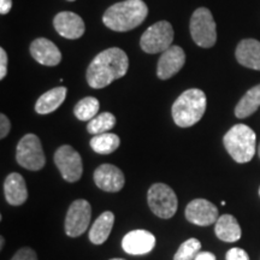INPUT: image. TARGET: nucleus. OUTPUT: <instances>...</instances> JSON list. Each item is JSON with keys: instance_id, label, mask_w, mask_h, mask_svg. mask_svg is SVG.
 Here are the masks:
<instances>
[{"instance_id": "nucleus-1", "label": "nucleus", "mask_w": 260, "mask_h": 260, "mask_svg": "<svg viewBox=\"0 0 260 260\" xmlns=\"http://www.w3.org/2000/svg\"><path fill=\"white\" fill-rule=\"evenodd\" d=\"M129 60L126 53L118 47L103 51L94 58L87 70V82L92 88L100 89L121 79L128 71Z\"/></svg>"}, {"instance_id": "nucleus-2", "label": "nucleus", "mask_w": 260, "mask_h": 260, "mask_svg": "<svg viewBox=\"0 0 260 260\" xmlns=\"http://www.w3.org/2000/svg\"><path fill=\"white\" fill-rule=\"evenodd\" d=\"M148 15V8L142 0H125L110 6L103 22L115 31H128L139 27Z\"/></svg>"}, {"instance_id": "nucleus-3", "label": "nucleus", "mask_w": 260, "mask_h": 260, "mask_svg": "<svg viewBox=\"0 0 260 260\" xmlns=\"http://www.w3.org/2000/svg\"><path fill=\"white\" fill-rule=\"evenodd\" d=\"M206 95L201 89L191 88L183 92L172 105V118L181 128L197 124L206 111Z\"/></svg>"}, {"instance_id": "nucleus-4", "label": "nucleus", "mask_w": 260, "mask_h": 260, "mask_svg": "<svg viewBox=\"0 0 260 260\" xmlns=\"http://www.w3.org/2000/svg\"><path fill=\"white\" fill-rule=\"evenodd\" d=\"M224 147L236 162L251 161L255 154L256 135L253 129L246 124L234 125L224 135Z\"/></svg>"}, {"instance_id": "nucleus-5", "label": "nucleus", "mask_w": 260, "mask_h": 260, "mask_svg": "<svg viewBox=\"0 0 260 260\" xmlns=\"http://www.w3.org/2000/svg\"><path fill=\"white\" fill-rule=\"evenodd\" d=\"M190 34L195 44L203 48H210L216 44V22L209 9L199 8L195 10L190 18Z\"/></svg>"}, {"instance_id": "nucleus-6", "label": "nucleus", "mask_w": 260, "mask_h": 260, "mask_svg": "<svg viewBox=\"0 0 260 260\" xmlns=\"http://www.w3.org/2000/svg\"><path fill=\"white\" fill-rule=\"evenodd\" d=\"M147 201L149 209L159 218L169 219L175 216L178 201L176 193L164 183H154L148 189Z\"/></svg>"}, {"instance_id": "nucleus-7", "label": "nucleus", "mask_w": 260, "mask_h": 260, "mask_svg": "<svg viewBox=\"0 0 260 260\" xmlns=\"http://www.w3.org/2000/svg\"><path fill=\"white\" fill-rule=\"evenodd\" d=\"M16 159L22 168L30 171L41 170L46 164L40 139L34 134H27L18 142Z\"/></svg>"}, {"instance_id": "nucleus-8", "label": "nucleus", "mask_w": 260, "mask_h": 260, "mask_svg": "<svg viewBox=\"0 0 260 260\" xmlns=\"http://www.w3.org/2000/svg\"><path fill=\"white\" fill-rule=\"evenodd\" d=\"M174 41V29L168 21H160L151 25L142 34L140 45L146 53H162L171 47Z\"/></svg>"}, {"instance_id": "nucleus-9", "label": "nucleus", "mask_w": 260, "mask_h": 260, "mask_svg": "<svg viewBox=\"0 0 260 260\" xmlns=\"http://www.w3.org/2000/svg\"><path fill=\"white\" fill-rule=\"evenodd\" d=\"M54 162L61 177L67 182L74 183L82 176V159L79 152L69 145H64L57 149L54 153Z\"/></svg>"}, {"instance_id": "nucleus-10", "label": "nucleus", "mask_w": 260, "mask_h": 260, "mask_svg": "<svg viewBox=\"0 0 260 260\" xmlns=\"http://www.w3.org/2000/svg\"><path fill=\"white\" fill-rule=\"evenodd\" d=\"M92 218V207L84 199L75 200L70 205L65 217V233L70 237H77L88 229Z\"/></svg>"}, {"instance_id": "nucleus-11", "label": "nucleus", "mask_w": 260, "mask_h": 260, "mask_svg": "<svg viewBox=\"0 0 260 260\" xmlns=\"http://www.w3.org/2000/svg\"><path fill=\"white\" fill-rule=\"evenodd\" d=\"M186 218L188 222L200 226H207L216 223L218 217V209L209 200H191L186 207Z\"/></svg>"}, {"instance_id": "nucleus-12", "label": "nucleus", "mask_w": 260, "mask_h": 260, "mask_svg": "<svg viewBox=\"0 0 260 260\" xmlns=\"http://www.w3.org/2000/svg\"><path fill=\"white\" fill-rule=\"evenodd\" d=\"M94 182L98 188L109 193H117L124 187L123 172L111 164H103L94 171Z\"/></svg>"}, {"instance_id": "nucleus-13", "label": "nucleus", "mask_w": 260, "mask_h": 260, "mask_svg": "<svg viewBox=\"0 0 260 260\" xmlns=\"http://www.w3.org/2000/svg\"><path fill=\"white\" fill-rule=\"evenodd\" d=\"M155 237L147 230H133L126 234L122 240L124 252L133 255L147 254L154 248Z\"/></svg>"}, {"instance_id": "nucleus-14", "label": "nucleus", "mask_w": 260, "mask_h": 260, "mask_svg": "<svg viewBox=\"0 0 260 260\" xmlns=\"http://www.w3.org/2000/svg\"><path fill=\"white\" fill-rule=\"evenodd\" d=\"M186 61V53L180 46H171L162 52L158 61L157 75L160 80H169L176 75Z\"/></svg>"}, {"instance_id": "nucleus-15", "label": "nucleus", "mask_w": 260, "mask_h": 260, "mask_svg": "<svg viewBox=\"0 0 260 260\" xmlns=\"http://www.w3.org/2000/svg\"><path fill=\"white\" fill-rule=\"evenodd\" d=\"M54 28L60 37L76 40L84 34V22L79 15L74 12H59L53 21Z\"/></svg>"}, {"instance_id": "nucleus-16", "label": "nucleus", "mask_w": 260, "mask_h": 260, "mask_svg": "<svg viewBox=\"0 0 260 260\" xmlns=\"http://www.w3.org/2000/svg\"><path fill=\"white\" fill-rule=\"evenodd\" d=\"M32 58L46 67H56L60 63L61 53L53 42L45 38H39L30 45Z\"/></svg>"}, {"instance_id": "nucleus-17", "label": "nucleus", "mask_w": 260, "mask_h": 260, "mask_svg": "<svg viewBox=\"0 0 260 260\" xmlns=\"http://www.w3.org/2000/svg\"><path fill=\"white\" fill-rule=\"evenodd\" d=\"M5 199L12 206L23 205L28 199V190L24 178L18 172H12L4 182Z\"/></svg>"}, {"instance_id": "nucleus-18", "label": "nucleus", "mask_w": 260, "mask_h": 260, "mask_svg": "<svg viewBox=\"0 0 260 260\" xmlns=\"http://www.w3.org/2000/svg\"><path fill=\"white\" fill-rule=\"evenodd\" d=\"M236 59L243 67L260 71V41L246 39L237 45Z\"/></svg>"}, {"instance_id": "nucleus-19", "label": "nucleus", "mask_w": 260, "mask_h": 260, "mask_svg": "<svg viewBox=\"0 0 260 260\" xmlns=\"http://www.w3.org/2000/svg\"><path fill=\"white\" fill-rule=\"evenodd\" d=\"M214 233L224 242H236L241 239V228L235 217L232 214H223L216 222Z\"/></svg>"}, {"instance_id": "nucleus-20", "label": "nucleus", "mask_w": 260, "mask_h": 260, "mask_svg": "<svg viewBox=\"0 0 260 260\" xmlns=\"http://www.w3.org/2000/svg\"><path fill=\"white\" fill-rule=\"evenodd\" d=\"M115 223V216L111 211H105L98 217L89 230V240L94 245H103L109 239Z\"/></svg>"}, {"instance_id": "nucleus-21", "label": "nucleus", "mask_w": 260, "mask_h": 260, "mask_svg": "<svg viewBox=\"0 0 260 260\" xmlns=\"http://www.w3.org/2000/svg\"><path fill=\"white\" fill-rule=\"evenodd\" d=\"M67 96V88L65 87H57L48 92L44 93L39 98L37 104H35V111L39 115H47L59 107Z\"/></svg>"}, {"instance_id": "nucleus-22", "label": "nucleus", "mask_w": 260, "mask_h": 260, "mask_svg": "<svg viewBox=\"0 0 260 260\" xmlns=\"http://www.w3.org/2000/svg\"><path fill=\"white\" fill-rule=\"evenodd\" d=\"M260 107V84L254 86L241 98L235 107L237 118H247Z\"/></svg>"}, {"instance_id": "nucleus-23", "label": "nucleus", "mask_w": 260, "mask_h": 260, "mask_svg": "<svg viewBox=\"0 0 260 260\" xmlns=\"http://www.w3.org/2000/svg\"><path fill=\"white\" fill-rule=\"evenodd\" d=\"M121 145V140L118 135L112 133H104V134L94 135L90 140V147L98 154H110L115 152Z\"/></svg>"}, {"instance_id": "nucleus-24", "label": "nucleus", "mask_w": 260, "mask_h": 260, "mask_svg": "<svg viewBox=\"0 0 260 260\" xmlns=\"http://www.w3.org/2000/svg\"><path fill=\"white\" fill-rule=\"evenodd\" d=\"M99 100L96 98L87 96L75 105L74 113L80 121H90L99 112Z\"/></svg>"}, {"instance_id": "nucleus-25", "label": "nucleus", "mask_w": 260, "mask_h": 260, "mask_svg": "<svg viewBox=\"0 0 260 260\" xmlns=\"http://www.w3.org/2000/svg\"><path fill=\"white\" fill-rule=\"evenodd\" d=\"M116 125V117L110 112H103L96 115L93 119H90L87 130L89 134L99 135L104 133H109Z\"/></svg>"}, {"instance_id": "nucleus-26", "label": "nucleus", "mask_w": 260, "mask_h": 260, "mask_svg": "<svg viewBox=\"0 0 260 260\" xmlns=\"http://www.w3.org/2000/svg\"><path fill=\"white\" fill-rule=\"evenodd\" d=\"M201 249V243L198 239H188L178 247L174 260H194Z\"/></svg>"}, {"instance_id": "nucleus-27", "label": "nucleus", "mask_w": 260, "mask_h": 260, "mask_svg": "<svg viewBox=\"0 0 260 260\" xmlns=\"http://www.w3.org/2000/svg\"><path fill=\"white\" fill-rule=\"evenodd\" d=\"M11 260H38L37 253L29 247H23L16 254L12 256Z\"/></svg>"}, {"instance_id": "nucleus-28", "label": "nucleus", "mask_w": 260, "mask_h": 260, "mask_svg": "<svg viewBox=\"0 0 260 260\" xmlns=\"http://www.w3.org/2000/svg\"><path fill=\"white\" fill-rule=\"evenodd\" d=\"M226 260H249V256L247 254L246 251L242 248H232L229 249L225 255Z\"/></svg>"}, {"instance_id": "nucleus-29", "label": "nucleus", "mask_w": 260, "mask_h": 260, "mask_svg": "<svg viewBox=\"0 0 260 260\" xmlns=\"http://www.w3.org/2000/svg\"><path fill=\"white\" fill-rule=\"evenodd\" d=\"M10 129H11V123H10L8 117L4 113H2L0 115V138H6L10 133Z\"/></svg>"}, {"instance_id": "nucleus-30", "label": "nucleus", "mask_w": 260, "mask_h": 260, "mask_svg": "<svg viewBox=\"0 0 260 260\" xmlns=\"http://www.w3.org/2000/svg\"><path fill=\"white\" fill-rule=\"evenodd\" d=\"M8 74V54L4 48H0V80H4Z\"/></svg>"}, {"instance_id": "nucleus-31", "label": "nucleus", "mask_w": 260, "mask_h": 260, "mask_svg": "<svg viewBox=\"0 0 260 260\" xmlns=\"http://www.w3.org/2000/svg\"><path fill=\"white\" fill-rule=\"evenodd\" d=\"M12 8V0H0V14H9Z\"/></svg>"}, {"instance_id": "nucleus-32", "label": "nucleus", "mask_w": 260, "mask_h": 260, "mask_svg": "<svg viewBox=\"0 0 260 260\" xmlns=\"http://www.w3.org/2000/svg\"><path fill=\"white\" fill-rule=\"evenodd\" d=\"M194 260H216V256L211 252H199Z\"/></svg>"}, {"instance_id": "nucleus-33", "label": "nucleus", "mask_w": 260, "mask_h": 260, "mask_svg": "<svg viewBox=\"0 0 260 260\" xmlns=\"http://www.w3.org/2000/svg\"><path fill=\"white\" fill-rule=\"evenodd\" d=\"M4 243H5V239H4V237H0V248H2L3 249V247H4Z\"/></svg>"}, {"instance_id": "nucleus-34", "label": "nucleus", "mask_w": 260, "mask_h": 260, "mask_svg": "<svg viewBox=\"0 0 260 260\" xmlns=\"http://www.w3.org/2000/svg\"><path fill=\"white\" fill-rule=\"evenodd\" d=\"M258 154H259V158H260V144H259V147H258Z\"/></svg>"}, {"instance_id": "nucleus-35", "label": "nucleus", "mask_w": 260, "mask_h": 260, "mask_svg": "<svg viewBox=\"0 0 260 260\" xmlns=\"http://www.w3.org/2000/svg\"><path fill=\"white\" fill-rule=\"evenodd\" d=\"M110 260H124V259H119V258H116V259H110Z\"/></svg>"}, {"instance_id": "nucleus-36", "label": "nucleus", "mask_w": 260, "mask_h": 260, "mask_svg": "<svg viewBox=\"0 0 260 260\" xmlns=\"http://www.w3.org/2000/svg\"><path fill=\"white\" fill-rule=\"evenodd\" d=\"M259 197H260V188H259Z\"/></svg>"}, {"instance_id": "nucleus-37", "label": "nucleus", "mask_w": 260, "mask_h": 260, "mask_svg": "<svg viewBox=\"0 0 260 260\" xmlns=\"http://www.w3.org/2000/svg\"><path fill=\"white\" fill-rule=\"evenodd\" d=\"M69 2H75V0H69Z\"/></svg>"}]
</instances>
